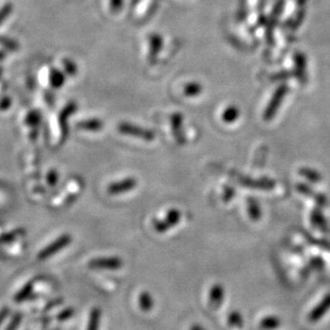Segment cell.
<instances>
[{
  "label": "cell",
  "mask_w": 330,
  "mask_h": 330,
  "mask_svg": "<svg viewBox=\"0 0 330 330\" xmlns=\"http://www.w3.org/2000/svg\"><path fill=\"white\" fill-rule=\"evenodd\" d=\"M47 182L50 186H55L58 182V174L55 171V170H52V171L47 175Z\"/></svg>",
  "instance_id": "obj_11"
},
{
  "label": "cell",
  "mask_w": 330,
  "mask_h": 330,
  "mask_svg": "<svg viewBox=\"0 0 330 330\" xmlns=\"http://www.w3.org/2000/svg\"><path fill=\"white\" fill-rule=\"evenodd\" d=\"M138 181L134 177H126L124 180L113 182V183L109 184L107 187V192L111 196H117L121 195L124 192H129L133 189L137 187Z\"/></svg>",
  "instance_id": "obj_4"
},
{
  "label": "cell",
  "mask_w": 330,
  "mask_h": 330,
  "mask_svg": "<svg viewBox=\"0 0 330 330\" xmlns=\"http://www.w3.org/2000/svg\"><path fill=\"white\" fill-rule=\"evenodd\" d=\"M181 218V213L177 210H170L164 219H157L154 221L153 225L157 233H165L174 226Z\"/></svg>",
  "instance_id": "obj_3"
},
{
  "label": "cell",
  "mask_w": 330,
  "mask_h": 330,
  "mask_svg": "<svg viewBox=\"0 0 330 330\" xmlns=\"http://www.w3.org/2000/svg\"><path fill=\"white\" fill-rule=\"evenodd\" d=\"M22 321V314L17 312L15 313L12 318H11V321L10 323L8 324V326L6 327L5 330H17L18 327L20 326V323Z\"/></svg>",
  "instance_id": "obj_9"
},
{
  "label": "cell",
  "mask_w": 330,
  "mask_h": 330,
  "mask_svg": "<svg viewBox=\"0 0 330 330\" xmlns=\"http://www.w3.org/2000/svg\"><path fill=\"white\" fill-rule=\"evenodd\" d=\"M138 303H139V308L143 312H149L153 309L154 307V299L153 296L146 291H143L139 294V298H138Z\"/></svg>",
  "instance_id": "obj_5"
},
{
  "label": "cell",
  "mask_w": 330,
  "mask_h": 330,
  "mask_svg": "<svg viewBox=\"0 0 330 330\" xmlns=\"http://www.w3.org/2000/svg\"><path fill=\"white\" fill-rule=\"evenodd\" d=\"M123 261L119 257H100L89 261L88 267L91 269L118 270L122 268Z\"/></svg>",
  "instance_id": "obj_2"
},
{
  "label": "cell",
  "mask_w": 330,
  "mask_h": 330,
  "mask_svg": "<svg viewBox=\"0 0 330 330\" xmlns=\"http://www.w3.org/2000/svg\"><path fill=\"white\" fill-rule=\"evenodd\" d=\"M99 321H100V310L98 308H93L90 312L87 330H98Z\"/></svg>",
  "instance_id": "obj_7"
},
{
  "label": "cell",
  "mask_w": 330,
  "mask_h": 330,
  "mask_svg": "<svg viewBox=\"0 0 330 330\" xmlns=\"http://www.w3.org/2000/svg\"><path fill=\"white\" fill-rule=\"evenodd\" d=\"M9 313H10V309L8 308V307H4V308L0 309V327H2L3 323L5 322V320L8 317Z\"/></svg>",
  "instance_id": "obj_12"
},
{
  "label": "cell",
  "mask_w": 330,
  "mask_h": 330,
  "mask_svg": "<svg viewBox=\"0 0 330 330\" xmlns=\"http://www.w3.org/2000/svg\"><path fill=\"white\" fill-rule=\"evenodd\" d=\"M33 288H35V282L33 281L27 282L25 286L17 292V294L14 297V300L16 302H21V301L28 299L33 292Z\"/></svg>",
  "instance_id": "obj_6"
},
{
  "label": "cell",
  "mask_w": 330,
  "mask_h": 330,
  "mask_svg": "<svg viewBox=\"0 0 330 330\" xmlns=\"http://www.w3.org/2000/svg\"><path fill=\"white\" fill-rule=\"evenodd\" d=\"M71 243H72V236L70 234H63V235L59 236L58 238H56V240L52 244L47 245L44 249H42L39 252L38 258H39V260L49 259L50 257L55 256L56 253L60 252L61 250L66 248Z\"/></svg>",
  "instance_id": "obj_1"
},
{
  "label": "cell",
  "mask_w": 330,
  "mask_h": 330,
  "mask_svg": "<svg viewBox=\"0 0 330 330\" xmlns=\"http://www.w3.org/2000/svg\"><path fill=\"white\" fill-rule=\"evenodd\" d=\"M75 314V309L72 308V307H69V308H66L64 310H62L59 315L57 316V318H58L59 321L63 322V321H67V320H70L71 317H73Z\"/></svg>",
  "instance_id": "obj_10"
},
{
  "label": "cell",
  "mask_w": 330,
  "mask_h": 330,
  "mask_svg": "<svg viewBox=\"0 0 330 330\" xmlns=\"http://www.w3.org/2000/svg\"><path fill=\"white\" fill-rule=\"evenodd\" d=\"M21 234H24V231L20 230V229H17V230H14V231H11V232H9L7 234H4L3 236H0V243L5 244V243L12 242V241L15 240V238H17Z\"/></svg>",
  "instance_id": "obj_8"
}]
</instances>
